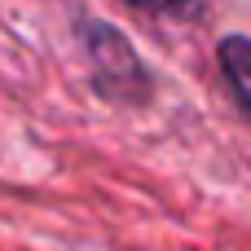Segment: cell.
<instances>
[{"label":"cell","instance_id":"cell-1","mask_svg":"<svg viewBox=\"0 0 251 251\" xmlns=\"http://www.w3.org/2000/svg\"><path fill=\"white\" fill-rule=\"evenodd\" d=\"M93 57H97V84L110 97H119V84L141 79V62L128 53L124 35H115L110 26H93Z\"/></svg>","mask_w":251,"mask_h":251},{"label":"cell","instance_id":"cell-2","mask_svg":"<svg viewBox=\"0 0 251 251\" xmlns=\"http://www.w3.org/2000/svg\"><path fill=\"white\" fill-rule=\"evenodd\" d=\"M221 66H225V75H229V84H234L238 101L251 110V40L229 35V40L221 44Z\"/></svg>","mask_w":251,"mask_h":251},{"label":"cell","instance_id":"cell-3","mask_svg":"<svg viewBox=\"0 0 251 251\" xmlns=\"http://www.w3.org/2000/svg\"><path fill=\"white\" fill-rule=\"evenodd\" d=\"M132 4H141V9H154V13H163V9H181V4H190V0H132Z\"/></svg>","mask_w":251,"mask_h":251}]
</instances>
